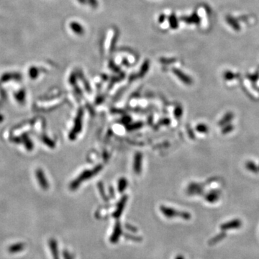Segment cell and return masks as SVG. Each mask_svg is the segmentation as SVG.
I'll use <instances>...</instances> for the list:
<instances>
[{"instance_id": "cell-1", "label": "cell", "mask_w": 259, "mask_h": 259, "mask_svg": "<svg viewBox=\"0 0 259 259\" xmlns=\"http://www.w3.org/2000/svg\"><path fill=\"white\" fill-rule=\"evenodd\" d=\"M241 221H240V219H233V220L222 224L220 225V229L222 230H227L230 229H238L241 227Z\"/></svg>"}, {"instance_id": "cell-2", "label": "cell", "mask_w": 259, "mask_h": 259, "mask_svg": "<svg viewBox=\"0 0 259 259\" xmlns=\"http://www.w3.org/2000/svg\"><path fill=\"white\" fill-rule=\"evenodd\" d=\"M233 117H234V114L233 112H227L226 115L224 116V117L220 120V121L219 122L218 125L219 126H221V127H224L225 125H227V124H228L233 119Z\"/></svg>"}, {"instance_id": "cell-3", "label": "cell", "mask_w": 259, "mask_h": 259, "mask_svg": "<svg viewBox=\"0 0 259 259\" xmlns=\"http://www.w3.org/2000/svg\"><path fill=\"white\" fill-rule=\"evenodd\" d=\"M219 198V193L217 191L211 192L210 193H209L208 194H207V195L206 196V197H205L207 202H209L210 203L215 202L216 201L218 200Z\"/></svg>"}, {"instance_id": "cell-4", "label": "cell", "mask_w": 259, "mask_h": 259, "mask_svg": "<svg viewBox=\"0 0 259 259\" xmlns=\"http://www.w3.org/2000/svg\"><path fill=\"white\" fill-rule=\"evenodd\" d=\"M225 237H226V233H224V232H222V233L215 235L212 239H210V241H209V244H210V245H215V244L218 243L220 240L224 239Z\"/></svg>"}, {"instance_id": "cell-5", "label": "cell", "mask_w": 259, "mask_h": 259, "mask_svg": "<svg viewBox=\"0 0 259 259\" xmlns=\"http://www.w3.org/2000/svg\"><path fill=\"white\" fill-rule=\"evenodd\" d=\"M24 247H25V245L22 243H17V244H15V245L11 246L9 248V251L10 253H16V252H19L20 250H23L24 249Z\"/></svg>"}, {"instance_id": "cell-6", "label": "cell", "mask_w": 259, "mask_h": 259, "mask_svg": "<svg viewBox=\"0 0 259 259\" xmlns=\"http://www.w3.org/2000/svg\"><path fill=\"white\" fill-rule=\"evenodd\" d=\"M246 166L249 171L253 172V173H256L259 171V168L256 165V163L251 162V161H248V163H246Z\"/></svg>"}, {"instance_id": "cell-7", "label": "cell", "mask_w": 259, "mask_h": 259, "mask_svg": "<svg viewBox=\"0 0 259 259\" xmlns=\"http://www.w3.org/2000/svg\"><path fill=\"white\" fill-rule=\"evenodd\" d=\"M223 128V130H222V132H223V134L228 133V132H231L234 128L233 125H232V124H227V125H225Z\"/></svg>"}, {"instance_id": "cell-8", "label": "cell", "mask_w": 259, "mask_h": 259, "mask_svg": "<svg viewBox=\"0 0 259 259\" xmlns=\"http://www.w3.org/2000/svg\"><path fill=\"white\" fill-rule=\"evenodd\" d=\"M196 130H197L198 132L204 133V132H207V131H208V128H207L205 125H204V124H200V125H197V127H196Z\"/></svg>"}, {"instance_id": "cell-9", "label": "cell", "mask_w": 259, "mask_h": 259, "mask_svg": "<svg viewBox=\"0 0 259 259\" xmlns=\"http://www.w3.org/2000/svg\"><path fill=\"white\" fill-rule=\"evenodd\" d=\"M225 77L226 79H232V78H233L235 77V76H234V74L233 73H230V72H227L225 74Z\"/></svg>"}]
</instances>
